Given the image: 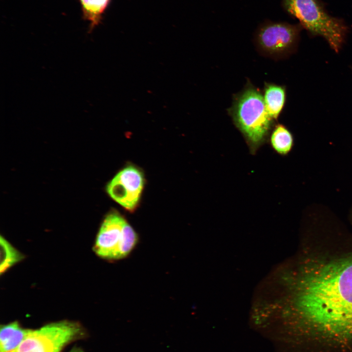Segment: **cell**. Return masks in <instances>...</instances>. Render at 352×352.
<instances>
[{"label":"cell","mask_w":352,"mask_h":352,"mask_svg":"<svg viewBox=\"0 0 352 352\" xmlns=\"http://www.w3.org/2000/svg\"><path fill=\"white\" fill-rule=\"evenodd\" d=\"M17 322L1 326L0 332V352H9L16 349L30 333Z\"/></svg>","instance_id":"8"},{"label":"cell","mask_w":352,"mask_h":352,"mask_svg":"<svg viewBox=\"0 0 352 352\" xmlns=\"http://www.w3.org/2000/svg\"><path fill=\"white\" fill-rule=\"evenodd\" d=\"M302 27L300 23L265 20L255 32L254 44L263 55L274 59L286 57L295 50Z\"/></svg>","instance_id":"5"},{"label":"cell","mask_w":352,"mask_h":352,"mask_svg":"<svg viewBox=\"0 0 352 352\" xmlns=\"http://www.w3.org/2000/svg\"><path fill=\"white\" fill-rule=\"evenodd\" d=\"M110 0H79L84 17L90 23V28L97 25Z\"/></svg>","instance_id":"10"},{"label":"cell","mask_w":352,"mask_h":352,"mask_svg":"<svg viewBox=\"0 0 352 352\" xmlns=\"http://www.w3.org/2000/svg\"><path fill=\"white\" fill-rule=\"evenodd\" d=\"M0 273L4 272L10 267L21 261L23 256L5 238H0Z\"/></svg>","instance_id":"12"},{"label":"cell","mask_w":352,"mask_h":352,"mask_svg":"<svg viewBox=\"0 0 352 352\" xmlns=\"http://www.w3.org/2000/svg\"><path fill=\"white\" fill-rule=\"evenodd\" d=\"M286 95L285 87L265 83L264 100L269 114L274 120L277 119L283 109Z\"/></svg>","instance_id":"9"},{"label":"cell","mask_w":352,"mask_h":352,"mask_svg":"<svg viewBox=\"0 0 352 352\" xmlns=\"http://www.w3.org/2000/svg\"><path fill=\"white\" fill-rule=\"evenodd\" d=\"M139 237L118 212L112 210L105 217L98 232L93 249L100 257L117 261L124 259L135 248Z\"/></svg>","instance_id":"4"},{"label":"cell","mask_w":352,"mask_h":352,"mask_svg":"<svg viewBox=\"0 0 352 352\" xmlns=\"http://www.w3.org/2000/svg\"><path fill=\"white\" fill-rule=\"evenodd\" d=\"M144 185L140 169L130 165L120 171L110 181L106 191L110 198L127 210L133 212L139 202Z\"/></svg>","instance_id":"7"},{"label":"cell","mask_w":352,"mask_h":352,"mask_svg":"<svg viewBox=\"0 0 352 352\" xmlns=\"http://www.w3.org/2000/svg\"><path fill=\"white\" fill-rule=\"evenodd\" d=\"M82 332L77 323L63 321L46 325L30 333L15 350L9 352H60Z\"/></svg>","instance_id":"6"},{"label":"cell","mask_w":352,"mask_h":352,"mask_svg":"<svg viewBox=\"0 0 352 352\" xmlns=\"http://www.w3.org/2000/svg\"><path fill=\"white\" fill-rule=\"evenodd\" d=\"M282 6L310 34L323 37L334 51H339L348 27L343 20L330 15L318 0H282Z\"/></svg>","instance_id":"3"},{"label":"cell","mask_w":352,"mask_h":352,"mask_svg":"<svg viewBox=\"0 0 352 352\" xmlns=\"http://www.w3.org/2000/svg\"><path fill=\"white\" fill-rule=\"evenodd\" d=\"M286 276V312L307 332L338 342L352 340V237L305 240Z\"/></svg>","instance_id":"1"},{"label":"cell","mask_w":352,"mask_h":352,"mask_svg":"<svg viewBox=\"0 0 352 352\" xmlns=\"http://www.w3.org/2000/svg\"><path fill=\"white\" fill-rule=\"evenodd\" d=\"M228 110L251 147H257L264 141L274 119L269 114L263 95L258 89L248 83L242 90L235 95Z\"/></svg>","instance_id":"2"},{"label":"cell","mask_w":352,"mask_h":352,"mask_svg":"<svg viewBox=\"0 0 352 352\" xmlns=\"http://www.w3.org/2000/svg\"><path fill=\"white\" fill-rule=\"evenodd\" d=\"M270 140L273 148L281 154L288 153L293 145L292 134L282 125H278L275 127L272 132Z\"/></svg>","instance_id":"11"}]
</instances>
